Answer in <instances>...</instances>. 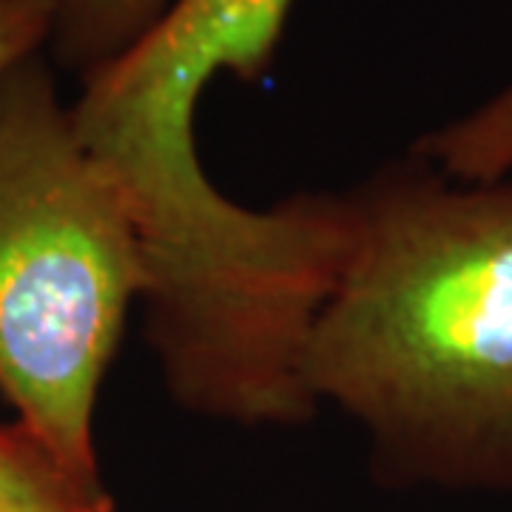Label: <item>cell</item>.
Segmentation results:
<instances>
[{"mask_svg": "<svg viewBox=\"0 0 512 512\" xmlns=\"http://www.w3.org/2000/svg\"><path fill=\"white\" fill-rule=\"evenodd\" d=\"M0 512H114L103 481L72 473L20 421L0 424Z\"/></svg>", "mask_w": 512, "mask_h": 512, "instance_id": "4", "label": "cell"}, {"mask_svg": "<svg viewBox=\"0 0 512 512\" xmlns=\"http://www.w3.org/2000/svg\"><path fill=\"white\" fill-rule=\"evenodd\" d=\"M413 154L453 180H495L512 171V77L476 109L421 134Z\"/></svg>", "mask_w": 512, "mask_h": 512, "instance_id": "6", "label": "cell"}, {"mask_svg": "<svg viewBox=\"0 0 512 512\" xmlns=\"http://www.w3.org/2000/svg\"><path fill=\"white\" fill-rule=\"evenodd\" d=\"M146 291L126 194L83 146L49 55L26 57L0 74V396L89 481L97 396Z\"/></svg>", "mask_w": 512, "mask_h": 512, "instance_id": "2", "label": "cell"}, {"mask_svg": "<svg viewBox=\"0 0 512 512\" xmlns=\"http://www.w3.org/2000/svg\"><path fill=\"white\" fill-rule=\"evenodd\" d=\"M168 6L171 0H57L46 55L55 69L86 77L146 35Z\"/></svg>", "mask_w": 512, "mask_h": 512, "instance_id": "5", "label": "cell"}, {"mask_svg": "<svg viewBox=\"0 0 512 512\" xmlns=\"http://www.w3.org/2000/svg\"><path fill=\"white\" fill-rule=\"evenodd\" d=\"M55 12L57 0H0V74L46 52Z\"/></svg>", "mask_w": 512, "mask_h": 512, "instance_id": "7", "label": "cell"}, {"mask_svg": "<svg viewBox=\"0 0 512 512\" xmlns=\"http://www.w3.org/2000/svg\"><path fill=\"white\" fill-rule=\"evenodd\" d=\"M353 237L302 376L393 490L512 493V171L453 180L407 151L348 188Z\"/></svg>", "mask_w": 512, "mask_h": 512, "instance_id": "1", "label": "cell"}, {"mask_svg": "<svg viewBox=\"0 0 512 512\" xmlns=\"http://www.w3.org/2000/svg\"><path fill=\"white\" fill-rule=\"evenodd\" d=\"M296 0H171L126 52L80 77L72 114L86 146L137 177H177L200 160L197 109L217 74L271 69Z\"/></svg>", "mask_w": 512, "mask_h": 512, "instance_id": "3", "label": "cell"}]
</instances>
